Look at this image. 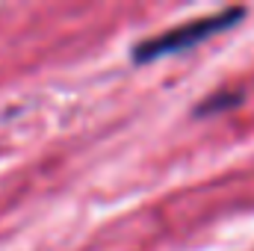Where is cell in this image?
<instances>
[{"label":"cell","mask_w":254,"mask_h":251,"mask_svg":"<svg viewBox=\"0 0 254 251\" xmlns=\"http://www.w3.org/2000/svg\"><path fill=\"white\" fill-rule=\"evenodd\" d=\"M246 9L243 6H231V9H222L216 15H204V18H195V21H187V24H178L160 36H151L145 42H136L133 45V63H157V60H166V57H175V54H184V51H192L195 45L237 27L243 21Z\"/></svg>","instance_id":"cell-1"},{"label":"cell","mask_w":254,"mask_h":251,"mask_svg":"<svg viewBox=\"0 0 254 251\" xmlns=\"http://www.w3.org/2000/svg\"><path fill=\"white\" fill-rule=\"evenodd\" d=\"M234 104H240V95H237V92H219V95H210L195 113H198V116H204V113H219V110H228V107H234Z\"/></svg>","instance_id":"cell-2"}]
</instances>
